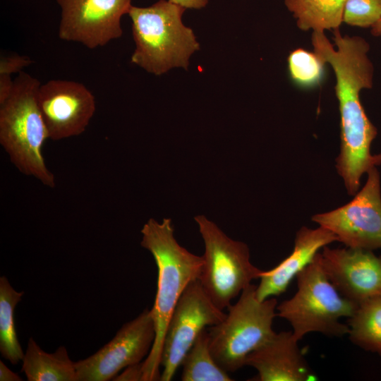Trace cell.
I'll return each instance as SVG.
<instances>
[{"mask_svg":"<svg viewBox=\"0 0 381 381\" xmlns=\"http://www.w3.org/2000/svg\"><path fill=\"white\" fill-rule=\"evenodd\" d=\"M336 49L324 32H313L314 52L332 67L336 77L335 93L340 114V152L336 169L348 193L354 195L361 179L371 168L381 164V153L370 154V145L377 135L360 99L363 89L373 87V66L368 57V42L359 36L342 35L333 30Z\"/></svg>","mask_w":381,"mask_h":381,"instance_id":"6da1fadb","label":"cell"},{"mask_svg":"<svg viewBox=\"0 0 381 381\" xmlns=\"http://www.w3.org/2000/svg\"><path fill=\"white\" fill-rule=\"evenodd\" d=\"M140 232V245L152 255L158 272L157 290L151 309L155 338L142 362L143 381H155L160 380L162 346L169 319L186 286L198 279L203 258L179 244L171 219L164 218L159 222L150 218Z\"/></svg>","mask_w":381,"mask_h":381,"instance_id":"7a4b0ae2","label":"cell"},{"mask_svg":"<svg viewBox=\"0 0 381 381\" xmlns=\"http://www.w3.org/2000/svg\"><path fill=\"white\" fill-rule=\"evenodd\" d=\"M185 11L169 0L147 7L132 5L128 13L135 44L131 63L155 75L174 68L188 69L200 44L193 30L183 23Z\"/></svg>","mask_w":381,"mask_h":381,"instance_id":"3957f363","label":"cell"},{"mask_svg":"<svg viewBox=\"0 0 381 381\" xmlns=\"http://www.w3.org/2000/svg\"><path fill=\"white\" fill-rule=\"evenodd\" d=\"M40 84L27 73H18L9 96L0 104V143L22 173L53 188L55 179L42 154L49 135L37 102Z\"/></svg>","mask_w":381,"mask_h":381,"instance_id":"277c9868","label":"cell"},{"mask_svg":"<svg viewBox=\"0 0 381 381\" xmlns=\"http://www.w3.org/2000/svg\"><path fill=\"white\" fill-rule=\"evenodd\" d=\"M296 277L297 291L277 307V315L291 324L295 338L299 341L315 332L337 337L349 334V325L340 322V318L351 317L358 304L342 296L331 283L320 251Z\"/></svg>","mask_w":381,"mask_h":381,"instance_id":"5b68a950","label":"cell"},{"mask_svg":"<svg viewBox=\"0 0 381 381\" xmlns=\"http://www.w3.org/2000/svg\"><path fill=\"white\" fill-rule=\"evenodd\" d=\"M257 286L249 284L236 303L230 305L224 319L210 327V349L217 364L228 373L246 365L250 353L275 334L272 322L277 315V301H262L256 296Z\"/></svg>","mask_w":381,"mask_h":381,"instance_id":"8992f818","label":"cell"},{"mask_svg":"<svg viewBox=\"0 0 381 381\" xmlns=\"http://www.w3.org/2000/svg\"><path fill=\"white\" fill-rule=\"evenodd\" d=\"M195 221L205 244L198 280L214 305L224 310L252 280L260 279L262 270L250 262L246 243L228 237L204 215Z\"/></svg>","mask_w":381,"mask_h":381,"instance_id":"52a82bcc","label":"cell"},{"mask_svg":"<svg viewBox=\"0 0 381 381\" xmlns=\"http://www.w3.org/2000/svg\"><path fill=\"white\" fill-rule=\"evenodd\" d=\"M226 315L212 301L198 279L192 281L179 298L167 325L160 380H171L201 331L219 323Z\"/></svg>","mask_w":381,"mask_h":381,"instance_id":"ba28073f","label":"cell"},{"mask_svg":"<svg viewBox=\"0 0 381 381\" xmlns=\"http://www.w3.org/2000/svg\"><path fill=\"white\" fill-rule=\"evenodd\" d=\"M367 173L364 186L350 202L311 219L332 231L346 247L371 250L381 248V194L376 167Z\"/></svg>","mask_w":381,"mask_h":381,"instance_id":"9c48e42d","label":"cell"},{"mask_svg":"<svg viewBox=\"0 0 381 381\" xmlns=\"http://www.w3.org/2000/svg\"><path fill=\"white\" fill-rule=\"evenodd\" d=\"M155 338L151 309L126 322L107 344L90 356L75 362L77 381H107L120 370L142 362Z\"/></svg>","mask_w":381,"mask_h":381,"instance_id":"30bf717a","label":"cell"},{"mask_svg":"<svg viewBox=\"0 0 381 381\" xmlns=\"http://www.w3.org/2000/svg\"><path fill=\"white\" fill-rule=\"evenodd\" d=\"M61 8L59 37L89 49L103 47L123 33L121 20L131 0H56Z\"/></svg>","mask_w":381,"mask_h":381,"instance_id":"8fae6325","label":"cell"},{"mask_svg":"<svg viewBox=\"0 0 381 381\" xmlns=\"http://www.w3.org/2000/svg\"><path fill=\"white\" fill-rule=\"evenodd\" d=\"M37 98L49 138L54 140L83 133L96 108L90 90L73 80H50L40 84Z\"/></svg>","mask_w":381,"mask_h":381,"instance_id":"7c38bea8","label":"cell"},{"mask_svg":"<svg viewBox=\"0 0 381 381\" xmlns=\"http://www.w3.org/2000/svg\"><path fill=\"white\" fill-rule=\"evenodd\" d=\"M320 253L325 272L342 296L358 305L381 296V256L370 250L327 246Z\"/></svg>","mask_w":381,"mask_h":381,"instance_id":"4fadbf2b","label":"cell"},{"mask_svg":"<svg viewBox=\"0 0 381 381\" xmlns=\"http://www.w3.org/2000/svg\"><path fill=\"white\" fill-rule=\"evenodd\" d=\"M292 332H281L248 355L246 365L254 368L258 381H310L317 376L307 363Z\"/></svg>","mask_w":381,"mask_h":381,"instance_id":"5bb4252c","label":"cell"},{"mask_svg":"<svg viewBox=\"0 0 381 381\" xmlns=\"http://www.w3.org/2000/svg\"><path fill=\"white\" fill-rule=\"evenodd\" d=\"M337 241V236L322 226L301 227L296 233L291 254L274 268L264 271L256 288V296L262 301L285 292L292 279L309 265L321 248Z\"/></svg>","mask_w":381,"mask_h":381,"instance_id":"9a60e30c","label":"cell"},{"mask_svg":"<svg viewBox=\"0 0 381 381\" xmlns=\"http://www.w3.org/2000/svg\"><path fill=\"white\" fill-rule=\"evenodd\" d=\"M22 361L21 371L28 381H77L75 362L64 346L47 353L30 337Z\"/></svg>","mask_w":381,"mask_h":381,"instance_id":"2e32d148","label":"cell"},{"mask_svg":"<svg viewBox=\"0 0 381 381\" xmlns=\"http://www.w3.org/2000/svg\"><path fill=\"white\" fill-rule=\"evenodd\" d=\"M347 0H284L299 29L324 32L339 29Z\"/></svg>","mask_w":381,"mask_h":381,"instance_id":"e0dca14e","label":"cell"},{"mask_svg":"<svg viewBox=\"0 0 381 381\" xmlns=\"http://www.w3.org/2000/svg\"><path fill=\"white\" fill-rule=\"evenodd\" d=\"M348 325L354 344L381 356V296L361 302L349 318Z\"/></svg>","mask_w":381,"mask_h":381,"instance_id":"ac0fdd59","label":"cell"},{"mask_svg":"<svg viewBox=\"0 0 381 381\" xmlns=\"http://www.w3.org/2000/svg\"><path fill=\"white\" fill-rule=\"evenodd\" d=\"M183 381H231L228 372L215 361L210 349L209 332L203 329L183 358Z\"/></svg>","mask_w":381,"mask_h":381,"instance_id":"d6986e66","label":"cell"},{"mask_svg":"<svg viewBox=\"0 0 381 381\" xmlns=\"http://www.w3.org/2000/svg\"><path fill=\"white\" fill-rule=\"evenodd\" d=\"M23 291L15 290L5 276L0 277V352L11 364L22 361L25 353L18 339L14 313Z\"/></svg>","mask_w":381,"mask_h":381,"instance_id":"ffe728a7","label":"cell"},{"mask_svg":"<svg viewBox=\"0 0 381 381\" xmlns=\"http://www.w3.org/2000/svg\"><path fill=\"white\" fill-rule=\"evenodd\" d=\"M287 61L290 76L299 86H315L323 76L325 63L315 52L298 48L290 53Z\"/></svg>","mask_w":381,"mask_h":381,"instance_id":"44dd1931","label":"cell"},{"mask_svg":"<svg viewBox=\"0 0 381 381\" xmlns=\"http://www.w3.org/2000/svg\"><path fill=\"white\" fill-rule=\"evenodd\" d=\"M381 18V0H347L343 22L356 27H373Z\"/></svg>","mask_w":381,"mask_h":381,"instance_id":"7402d4cb","label":"cell"},{"mask_svg":"<svg viewBox=\"0 0 381 381\" xmlns=\"http://www.w3.org/2000/svg\"><path fill=\"white\" fill-rule=\"evenodd\" d=\"M32 63L30 58L12 54L2 55L0 58V99H5L10 95L14 80L11 75L20 73L23 69Z\"/></svg>","mask_w":381,"mask_h":381,"instance_id":"603a6c76","label":"cell"},{"mask_svg":"<svg viewBox=\"0 0 381 381\" xmlns=\"http://www.w3.org/2000/svg\"><path fill=\"white\" fill-rule=\"evenodd\" d=\"M142 362L126 368L125 370L114 380H143Z\"/></svg>","mask_w":381,"mask_h":381,"instance_id":"cb8c5ba5","label":"cell"},{"mask_svg":"<svg viewBox=\"0 0 381 381\" xmlns=\"http://www.w3.org/2000/svg\"><path fill=\"white\" fill-rule=\"evenodd\" d=\"M181 7L187 9H200L204 8L208 3V0H169Z\"/></svg>","mask_w":381,"mask_h":381,"instance_id":"d4e9b609","label":"cell"},{"mask_svg":"<svg viewBox=\"0 0 381 381\" xmlns=\"http://www.w3.org/2000/svg\"><path fill=\"white\" fill-rule=\"evenodd\" d=\"M0 380L1 381H20L22 378L16 373L9 369L3 361H0Z\"/></svg>","mask_w":381,"mask_h":381,"instance_id":"484cf974","label":"cell"},{"mask_svg":"<svg viewBox=\"0 0 381 381\" xmlns=\"http://www.w3.org/2000/svg\"><path fill=\"white\" fill-rule=\"evenodd\" d=\"M371 33L374 36H381V18L372 27Z\"/></svg>","mask_w":381,"mask_h":381,"instance_id":"4316f807","label":"cell"}]
</instances>
